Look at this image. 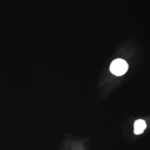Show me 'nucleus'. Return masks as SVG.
<instances>
[{
	"label": "nucleus",
	"instance_id": "1",
	"mask_svg": "<svg viewBox=\"0 0 150 150\" xmlns=\"http://www.w3.org/2000/svg\"><path fill=\"white\" fill-rule=\"evenodd\" d=\"M129 69V65L126 61L117 59L113 61L110 65V70L111 73L117 76L124 75Z\"/></svg>",
	"mask_w": 150,
	"mask_h": 150
},
{
	"label": "nucleus",
	"instance_id": "2",
	"mask_svg": "<svg viewBox=\"0 0 150 150\" xmlns=\"http://www.w3.org/2000/svg\"><path fill=\"white\" fill-rule=\"evenodd\" d=\"M147 127L146 123L143 120H138L134 124V133L136 134H142Z\"/></svg>",
	"mask_w": 150,
	"mask_h": 150
}]
</instances>
